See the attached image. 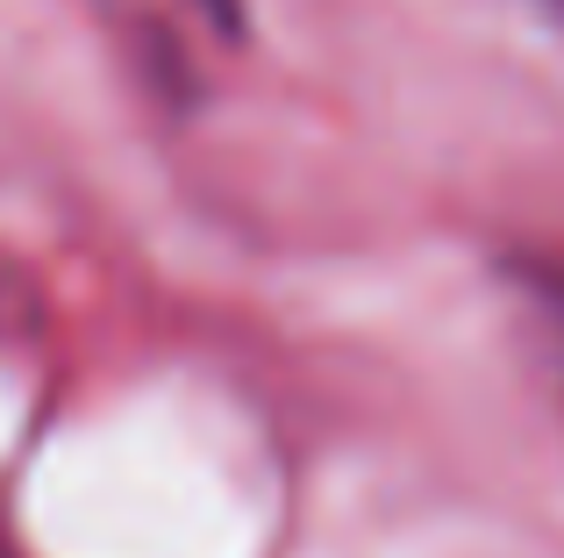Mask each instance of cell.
<instances>
[{"label": "cell", "instance_id": "obj_3", "mask_svg": "<svg viewBox=\"0 0 564 558\" xmlns=\"http://www.w3.org/2000/svg\"><path fill=\"white\" fill-rule=\"evenodd\" d=\"M536 8H543V14H557V22H564V0H536Z\"/></svg>", "mask_w": 564, "mask_h": 558}, {"label": "cell", "instance_id": "obj_1", "mask_svg": "<svg viewBox=\"0 0 564 558\" xmlns=\"http://www.w3.org/2000/svg\"><path fill=\"white\" fill-rule=\"evenodd\" d=\"M508 272H514V287L536 293V308L557 322V336H564V258L557 251H508Z\"/></svg>", "mask_w": 564, "mask_h": 558}, {"label": "cell", "instance_id": "obj_2", "mask_svg": "<svg viewBox=\"0 0 564 558\" xmlns=\"http://www.w3.org/2000/svg\"><path fill=\"white\" fill-rule=\"evenodd\" d=\"M193 8L207 14L215 36H243V29H250V0H193Z\"/></svg>", "mask_w": 564, "mask_h": 558}]
</instances>
